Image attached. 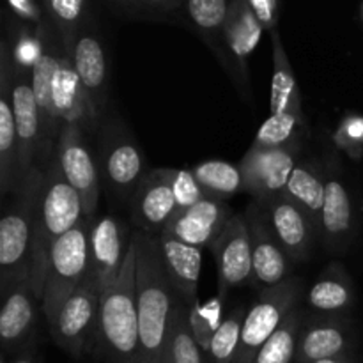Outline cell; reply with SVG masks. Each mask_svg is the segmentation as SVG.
I'll use <instances>...</instances> for the list:
<instances>
[{
	"label": "cell",
	"mask_w": 363,
	"mask_h": 363,
	"mask_svg": "<svg viewBox=\"0 0 363 363\" xmlns=\"http://www.w3.org/2000/svg\"><path fill=\"white\" fill-rule=\"evenodd\" d=\"M131 240L137 252V308L142 360L160 363L169 346L170 326L181 298L165 272L158 238L135 230Z\"/></svg>",
	"instance_id": "obj_1"
},
{
	"label": "cell",
	"mask_w": 363,
	"mask_h": 363,
	"mask_svg": "<svg viewBox=\"0 0 363 363\" xmlns=\"http://www.w3.org/2000/svg\"><path fill=\"white\" fill-rule=\"evenodd\" d=\"M96 357L103 363H144L137 308V252L131 240L116 282L101 293Z\"/></svg>",
	"instance_id": "obj_2"
},
{
	"label": "cell",
	"mask_w": 363,
	"mask_h": 363,
	"mask_svg": "<svg viewBox=\"0 0 363 363\" xmlns=\"http://www.w3.org/2000/svg\"><path fill=\"white\" fill-rule=\"evenodd\" d=\"M85 215L80 195L66 181L59 162L52 158L45 169V184L34 220L30 250V284L35 298L43 300L46 268L53 245L78 225Z\"/></svg>",
	"instance_id": "obj_3"
},
{
	"label": "cell",
	"mask_w": 363,
	"mask_h": 363,
	"mask_svg": "<svg viewBox=\"0 0 363 363\" xmlns=\"http://www.w3.org/2000/svg\"><path fill=\"white\" fill-rule=\"evenodd\" d=\"M45 184V170L34 167L27 174L14 201L0 222V293L6 294L21 280L30 279V250L34 220Z\"/></svg>",
	"instance_id": "obj_4"
},
{
	"label": "cell",
	"mask_w": 363,
	"mask_h": 363,
	"mask_svg": "<svg viewBox=\"0 0 363 363\" xmlns=\"http://www.w3.org/2000/svg\"><path fill=\"white\" fill-rule=\"evenodd\" d=\"M94 216H84L73 230L60 238L50 252L41 307L46 321L55 319L64 301L89 275V238Z\"/></svg>",
	"instance_id": "obj_5"
},
{
	"label": "cell",
	"mask_w": 363,
	"mask_h": 363,
	"mask_svg": "<svg viewBox=\"0 0 363 363\" xmlns=\"http://www.w3.org/2000/svg\"><path fill=\"white\" fill-rule=\"evenodd\" d=\"M98 167L108 194L128 202L149 172L144 152L121 121L108 119L99 126Z\"/></svg>",
	"instance_id": "obj_6"
},
{
	"label": "cell",
	"mask_w": 363,
	"mask_h": 363,
	"mask_svg": "<svg viewBox=\"0 0 363 363\" xmlns=\"http://www.w3.org/2000/svg\"><path fill=\"white\" fill-rule=\"evenodd\" d=\"M305 296V284L300 277H291L280 286L259 293L245 315L240 350L234 363H252L261 347L275 335L287 315L300 307Z\"/></svg>",
	"instance_id": "obj_7"
},
{
	"label": "cell",
	"mask_w": 363,
	"mask_h": 363,
	"mask_svg": "<svg viewBox=\"0 0 363 363\" xmlns=\"http://www.w3.org/2000/svg\"><path fill=\"white\" fill-rule=\"evenodd\" d=\"M101 291L91 280H85L57 312L50 323L53 342L73 358L92 354L99 330Z\"/></svg>",
	"instance_id": "obj_8"
},
{
	"label": "cell",
	"mask_w": 363,
	"mask_h": 363,
	"mask_svg": "<svg viewBox=\"0 0 363 363\" xmlns=\"http://www.w3.org/2000/svg\"><path fill=\"white\" fill-rule=\"evenodd\" d=\"M53 158L59 162L67 183L80 195L85 215L94 216L101 194V176L98 160L89 147L87 133L77 124L62 126Z\"/></svg>",
	"instance_id": "obj_9"
},
{
	"label": "cell",
	"mask_w": 363,
	"mask_h": 363,
	"mask_svg": "<svg viewBox=\"0 0 363 363\" xmlns=\"http://www.w3.org/2000/svg\"><path fill=\"white\" fill-rule=\"evenodd\" d=\"M301 145L303 140L279 149H248L240 163L243 190L257 202L272 201L286 194L293 170L300 163L298 155Z\"/></svg>",
	"instance_id": "obj_10"
},
{
	"label": "cell",
	"mask_w": 363,
	"mask_h": 363,
	"mask_svg": "<svg viewBox=\"0 0 363 363\" xmlns=\"http://www.w3.org/2000/svg\"><path fill=\"white\" fill-rule=\"evenodd\" d=\"M252 240V286L261 293L264 289L280 286L293 277L294 264L282 245L273 234L264 208L257 201L252 202L245 211Z\"/></svg>",
	"instance_id": "obj_11"
},
{
	"label": "cell",
	"mask_w": 363,
	"mask_h": 363,
	"mask_svg": "<svg viewBox=\"0 0 363 363\" xmlns=\"http://www.w3.org/2000/svg\"><path fill=\"white\" fill-rule=\"evenodd\" d=\"M64 43L82 85L103 119L108 105V64L105 41L94 18H91L77 34L64 38Z\"/></svg>",
	"instance_id": "obj_12"
},
{
	"label": "cell",
	"mask_w": 363,
	"mask_h": 363,
	"mask_svg": "<svg viewBox=\"0 0 363 363\" xmlns=\"http://www.w3.org/2000/svg\"><path fill=\"white\" fill-rule=\"evenodd\" d=\"M354 342L357 332L351 315H325L308 311L294 363H314L353 354Z\"/></svg>",
	"instance_id": "obj_13"
},
{
	"label": "cell",
	"mask_w": 363,
	"mask_h": 363,
	"mask_svg": "<svg viewBox=\"0 0 363 363\" xmlns=\"http://www.w3.org/2000/svg\"><path fill=\"white\" fill-rule=\"evenodd\" d=\"M128 229L116 216L92 218L89 238V275L85 280L105 291L121 275L130 252L131 238Z\"/></svg>",
	"instance_id": "obj_14"
},
{
	"label": "cell",
	"mask_w": 363,
	"mask_h": 363,
	"mask_svg": "<svg viewBox=\"0 0 363 363\" xmlns=\"http://www.w3.org/2000/svg\"><path fill=\"white\" fill-rule=\"evenodd\" d=\"M30 71L14 67L13 105L18 137V186L34 167L43 169V128Z\"/></svg>",
	"instance_id": "obj_15"
},
{
	"label": "cell",
	"mask_w": 363,
	"mask_h": 363,
	"mask_svg": "<svg viewBox=\"0 0 363 363\" xmlns=\"http://www.w3.org/2000/svg\"><path fill=\"white\" fill-rule=\"evenodd\" d=\"M325 174L326 195L321 216V241L328 250L342 254L357 234V209L335 156L325 165Z\"/></svg>",
	"instance_id": "obj_16"
},
{
	"label": "cell",
	"mask_w": 363,
	"mask_h": 363,
	"mask_svg": "<svg viewBox=\"0 0 363 363\" xmlns=\"http://www.w3.org/2000/svg\"><path fill=\"white\" fill-rule=\"evenodd\" d=\"M218 272V298L252 284V240L245 215H234L211 247Z\"/></svg>",
	"instance_id": "obj_17"
},
{
	"label": "cell",
	"mask_w": 363,
	"mask_h": 363,
	"mask_svg": "<svg viewBox=\"0 0 363 363\" xmlns=\"http://www.w3.org/2000/svg\"><path fill=\"white\" fill-rule=\"evenodd\" d=\"M176 169L149 170L130 201L131 220L140 233L162 236L176 216L172 179Z\"/></svg>",
	"instance_id": "obj_18"
},
{
	"label": "cell",
	"mask_w": 363,
	"mask_h": 363,
	"mask_svg": "<svg viewBox=\"0 0 363 363\" xmlns=\"http://www.w3.org/2000/svg\"><path fill=\"white\" fill-rule=\"evenodd\" d=\"M14 64L9 39L0 41V194L18 190V137L13 105Z\"/></svg>",
	"instance_id": "obj_19"
},
{
	"label": "cell",
	"mask_w": 363,
	"mask_h": 363,
	"mask_svg": "<svg viewBox=\"0 0 363 363\" xmlns=\"http://www.w3.org/2000/svg\"><path fill=\"white\" fill-rule=\"evenodd\" d=\"M52 96L57 123H59L60 130L66 124H77L87 135L94 133L98 130L101 117L96 112L87 91L84 89L77 71H74L67 46L55 71V77H53Z\"/></svg>",
	"instance_id": "obj_20"
},
{
	"label": "cell",
	"mask_w": 363,
	"mask_h": 363,
	"mask_svg": "<svg viewBox=\"0 0 363 363\" xmlns=\"http://www.w3.org/2000/svg\"><path fill=\"white\" fill-rule=\"evenodd\" d=\"M234 215L236 213L227 202L206 197L188 211L177 213L162 236L202 250L204 247H213Z\"/></svg>",
	"instance_id": "obj_21"
},
{
	"label": "cell",
	"mask_w": 363,
	"mask_h": 363,
	"mask_svg": "<svg viewBox=\"0 0 363 363\" xmlns=\"http://www.w3.org/2000/svg\"><path fill=\"white\" fill-rule=\"evenodd\" d=\"M264 28L252 13L248 0H230L229 16L223 27V41L229 57V69L238 87L248 91V57L257 48Z\"/></svg>",
	"instance_id": "obj_22"
},
{
	"label": "cell",
	"mask_w": 363,
	"mask_h": 363,
	"mask_svg": "<svg viewBox=\"0 0 363 363\" xmlns=\"http://www.w3.org/2000/svg\"><path fill=\"white\" fill-rule=\"evenodd\" d=\"M264 208L268 222L279 243L291 257L294 264H301L311 257L315 241L319 240L318 230L311 220L286 197L272 199V201L259 202Z\"/></svg>",
	"instance_id": "obj_23"
},
{
	"label": "cell",
	"mask_w": 363,
	"mask_h": 363,
	"mask_svg": "<svg viewBox=\"0 0 363 363\" xmlns=\"http://www.w3.org/2000/svg\"><path fill=\"white\" fill-rule=\"evenodd\" d=\"M35 298L32 291L30 279L21 280L2 294V308H0V340L6 357H13L23 350L28 342L34 340L35 319Z\"/></svg>",
	"instance_id": "obj_24"
},
{
	"label": "cell",
	"mask_w": 363,
	"mask_h": 363,
	"mask_svg": "<svg viewBox=\"0 0 363 363\" xmlns=\"http://www.w3.org/2000/svg\"><path fill=\"white\" fill-rule=\"evenodd\" d=\"M308 311L325 315H351L357 301L354 284L342 264L330 262L303 296Z\"/></svg>",
	"instance_id": "obj_25"
},
{
	"label": "cell",
	"mask_w": 363,
	"mask_h": 363,
	"mask_svg": "<svg viewBox=\"0 0 363 363\" xmlns=\"http://www.w3.org/2000/svg\"><path fill=\"white\" fill-rule=\"evenodd\" d=\"M158 247L163 266H165V272L174 289L179 294L181 301L191 308L199 301L197 294L202 272V250L167 236H158Z\"/></svg>",
	"instance_id": "obj_26"
},
{
	"label": "cell",
	"mask_w": 363,
	"mask_h": 363,
	"mask_svg": "<svg viewBox=\"0 0 363 363\" xmlns=\"http://www.w3.org/2000/svg\"><path fill=\"white\" fill-rule=\"evenodd\" d=\"M284 195L311 220L321 240V216L326 195L325 167L315 160L298 163Z\"/></svg>",
	"instance_id": "obj_27"
},
{
	"label": "cell",
	"mask_w": 363,
	"mask_h": 363,
	"mask_svg": "<svg viewBox=\"0 0 363 363\" xmlns=\"http://www.w3.org/2000/svg\"><path fill=\"white\" fill-rule=\"evenodd\" d=\"M229 7L230 2L227 0H190L184 2L181 11V21L197 30L225 69H229V57L223 41V27L229 16Z\"/></svg>",
	"instance_id": "obj_28"
},
{
	"label": "cell",
	"mask_w": 363,
	"mask_h": 363,
	"mask_svg": "<svg viewBox=\"0 0 363 363\" xmlns=\"http://www.w3.org/2000/svg\"><path fill=\"white\" fill-rule=\"evenodd\" d=\"M272 35V55H273V77H272V94H269V113H286L291 110L301 108V92L294 77L293 66L287 57L280 32H273Z\"/></svg>",
	"instance_id": "obj_29"
},
{
	"label": "cell",
	"mask_w": 363,
	"mask_h": 363,
	"mask_svg": "<svg viewBox=\"0 0 363 363\" xmlns=\"http://www.w3.org/2000/svg\"><path fill=\"white\" fill-rule=\"evenodd\" d=\"M307 135V123H305L303 108L291 110L286 113L269 116L259 128L250 147L257 149H279L294 142L303 140Z\"/></svg>",
	"instance_id": "obj_30"
},
{
	"label": "cell",
	"mask_w": 363,
	"mask_h": 363,
	"mask_svg": "<svg viewBox=\"0 0 363 363\" xmlns=\"http://www.w3.org/2000/svg\"><path fill=\"white\" fill-rule=\"evenodd\" d=\"M308 311L296 307L284 325L275 332V335L261 347L252 363H294L298 353V340Z\"/></svg>",
	"instance_id": "obj_31"
},
{
	"label": "cell",
	"mask_w": 363,
	"mask_h": 363,
	"mask_svg": "<svg viewBox=\"0 0 363 363\" xmlns=\"http://www.w3.org/2000/svg\"><path fill=\"white\" fill-rule=\"evenodd\" d=\"M191 170L202 190L211 199L227 202V199L243 190V176H241L240 165H233L222 160H208L195 165Z\"/></svg>",
	"instance_id": "obj_32"
},
{
	"label": "cell",
	"mask_w": 363,
	"mask_h": 363,
	"mask_svg": "<svg viewBox=\"0 0 363 363\" xmlns=\"http://www.w3.org/2000/svg\"><path fill=\"white\" fill-rule=\"evenodd\" d=\"M116 16L137 21H177L183 0H113L106 4Z\"/></svg>",
	"instance_id": "obj_33"
},
{
	"label": "cell",
	"mask_w": 363,
	"mask_h": 363,
	"mask_svg": "<svg viewBox=\"0 0 363 363\" xmlns=\"http://www.w3.org/2000/svg\"><path fill=\"white\" fill-rule=\"evenodd\" d=\"M170 358L174 363H206L204 351L195 340L190 325V307L179 301L169 335Z\"/></svg>",
	"instance_id": "obj_34"
},
{
	"label": "cell",
	"mask_w": 363,
	"mask_h": 363,
	"mask_svg": "<svg viewBox=\"0 0 363 363\" xmlns=\"http://www.w3.org/2000/svg\"><path fill=\"white\" fill-rule=\"evenodd\" d=\"M247 308L236 307L220 325L208 347L209 363H234L240 350L241 330H243Z\"/></svg>",
	"instance_id": "obj_35"
},
{
	"label": "cell",
	"mask_w": 363,
	"mask_h": 363,
	"mask_svg": "<svg viewBox=\"0 0 363 363\" xmlns=\"http://www.w3.org/2000/svg\"><path fill=\"white\" fill-rule=\"evenodd\" d=\"M46 16L62 34L73 35L92 18L91 2L87 0H46L43 2Z\"/></svg>",
	"instance_id": "obj_36"
},
{
	"label": "cell",
	"mask_w": 363,
	"mask_h": 363,
	"mask_svg": "<svg viewBox=\"0 0 363 363\" xmlns=\"http://www.w3.org/2000/svg\"><path fill=\"white\" fill-rule=\"evenodd\" d=\"M172 190H174V199H176L177 213L188 211V209L194 208L195 204H199V202L204 201V199L208 197L206 191L202 190L201 184H199L197 177H195L194 170L191 169L174 170Z\"/></svg>",
	"instance_id": "obj_37"
},
{
	"label": "cell",
	"mask_w": 363,
	"mask_h": 363,
	"mask_svg": "<svg viewBox=\"0 0 363 363\" xmlns=\"http://www.w3.org/2000/svg\"><path fill=\"white\" fill-rule=\"evenodd\" d=\"M248 6L266 32L273 34L279 30L280 11H282V4L279 0H248Z\"/></svg>",
	"instance_id": "obj_38"
},
{
	"label": "cell",
	"mask_w": 363,
	"mask_h": 363,
	"mask_svg": "<svg viewBox=\"0 0 363 363\" xmlns=\"http://www.w3.org/2000/svg\"><path fill=\"white\" fill-rule=\"evenodd\" d=\"M7 9L18 20L34 25V28L48 20L45 6L39 2H34V0H9L7 2Z\"/></svg>",
	"instance_id": "obj_39"
},
{
	"label": "cell",
	"mask_w": 363,
	"mask_h": 363,
	"mask_svg": "<svg viewBox=\"0 0 363 363\" xmlns=\"http://www.w3.org/2000/svg\"><path fill=\"white\" fill-rule=\"evenodd\" d=\"M2 360V363H6V357ZM9 363H43L38 357V344H35V339L32 342H28L23 350L18 351L16 354H13Z\"/></svg>",
	"instance_id": "obj_40"
},
{
	"label": "cell",
	"mask_w": 363,
	"mask_h": 363,
	"mask_svg": "<svg viewBox=\"0 0 363 363\" xmlns=\"http://www.w3.org/2000/svg\"><path fill=\"white\" fill-rule=\"evenodd\" d=\"M314 363H354L353 354H346V357L332 358V360H323V362H314Z\"/></svg>",
	"instance_id": "obj_41"
},
{
	"label": "cell",
	"mask_w": 363,
	"mask_h": 363,
	"mask_svg": "<svg viewBox=\"0 0 363 363\" xmlns=\"http://www.w3.org/2000/svg\"><path fill=\"white\" fill-rule=\"evenodd\" d=\"M160 363H174V362H172V358H170V353H169V350L165 351V354H163L162 362H160Z\"/></svg>",
	"instance_id": "obj_42"
},
{
	"label": "cell",
	"mask_w": 363,
	"mask_h": 363,
	"mask_svg": "<svg viewBox=\"0 0 363 363\" xmlns=\"http://www.w3.org/2000/svg\"><path fill=\"white\" fill-rule=\"evenodd\" d=\"M362 20H363V6H362Z\"/></svg>",
	"instance_id": "obj_43"
}]
</instances>
